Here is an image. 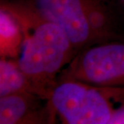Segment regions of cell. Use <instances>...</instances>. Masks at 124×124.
<instances>
[{"label": "cell", "mask_w": 124, "mask_h": 124, "mask_svg": "<svg viewBox=\"0 0 124 124\" xmlns=\"http://www.w3.org/2000/svg\"><path fill=\"white\" fill-rule=\"evenodd\" d=\"M20 24L23 42L18 63L38 95L50 93L51 85L61 69L73 56L74 47L65 32L36 9H10ZM50 95V94H49Z\"/></svg>", "instance_id": "cell-1"}, {"label": "cell", "mask_w": 124, "mask_h": 124, "mask_svg": "<svg viewBox=\"0 0 124 124\" xmlns=\"http://www.w3.org/2000/svg\"><path fill=\"white\" fill-rule=\"evenodd\" d=\"M124 88H102L66 79L49 95L51 107L69 124H110L114 113L111 99Z\"/></svg>", "instance_id": "cell-2"}, {"label": "cell", "mask_w": 124, "mask_h": 124, "mask_svg": "<svg viewBox=\"0 0 124 124\" xmlns=\"http://www.w3.org/2000/svg\"><path fill=\"white\" fill-rule=\"evenodd\" d=\"M36 9L60 26L75 48L107 34V16L97 0H36Z\"/></svg>", "instance_id": "cell-3"}, {"label": "cell", "mask_w": 124, "mask_h": 124, "mask_svg": "<svg viewBox=\"0 0 124 124\" xmlns=\"http://www.w3.org/2000/svg\"><path fill=\"white\" fill-rule=\"evenodd\" d=\"M102 88H124V43L95 45L81 52L64 76Z\"/></svg>", "instance_id": "cell-4"}, {"label": "cell", "mask_w": 124, "mask_h": 124, "mask_svg": "<svg viewBox=\"0 0 124 124\" xmlns=\"http://www.w3.org/2000/svg\"><path fill=\"white\" fill-rule=\"evenodd\" d=\"M35 93H15L0 98V123L18 124L36 123L39 120L36 111Z\"/></svg>", "instance_id": "cell-5"}, {"label": "cell", "mask_w": 124, "mask_h": 124, "mask_svg": "<svg viewBox=\"0 0 124 124\" xmlns=\"http://www.w3.org/2000/svg\"><path fill=\"white\" fill-rule=\"evenodd\" d=\"M23 33L18 19L7 7L0 11V53L4 58L19 57Z\"/></svg>", "instance_id": "cell-6"}, {"label": "cell", "mask_w": 124, "mask_h": 124, "mask_svg": "<svg viewBox=\"0 0 124 124\" xmlns=\"http://www.w3.org/2000/svg\"><path fill=\"white\" fill-rule=\"evenodd\" d=\"M22 92L38 95L34 85L19 68L17 61L2 57L0 61V97Z\"/></svg>", "instance_id": "cell-7"}, {"label": "cell", "mask_w": 124, "mask_h": 124, "mask_svg": "<svg viewBox=\"0 0 124 124\" xmlns=\"http://www.w3.org/2000/svg\"><path fill=\"white\" fill-rule=\"evenodd\" d=\"M122 2H123V3H124V0H122Z\"/></svg>", "instance_id": "cell-8"}]
</instances>
